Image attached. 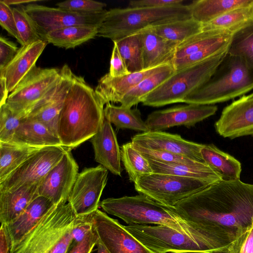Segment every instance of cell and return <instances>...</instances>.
Wrapping results in <instances>:
<instances>
[{"label": "cell", "mask_w": 253, "mask_h": 253, "mask_svg": "<svg viewBox=\"0 0 253 253\" xmlns=\"http://www.w3.org/2000/svg\"><path fill=\"white\" fill-rule=\"evenodd\" d=\"M174 208L200 230L211 253H230L238 238L253 223V184L221 180Z\"/></svg>", "instance_id": "6da1fadb"}, {"label": "cell", "mask_w": 253, "mask_h": 253, "mask_svg": "<svg viewBox=\"0 0 253 253\" xmlns=\"http://www.w3.org/2000/svg\"><path fill=\"white\" fill-rule=\"evenodd\" d=\"M104 106L95 90L76 75L58 118L57 135L62 145L72 150L90 139L103 124Z\"/></svg>", "instance_id": "7a4b0ae2"}, {"label": "cell", "mask_w": 253, "mask_h": 253, "mask_svg": "<svg viewBox=\"0 0 253 253\" xmlns=\"http://www.w3.org/2000/svg\"><path fill=\"white\" fill-rule=\"evenodd\" d=\"M99 207L128 225H166L201 239L208 247L200 230L181 217L174 207L164 205L145 195L107 198L100 201Z\"/></svg>", "instance_id": "3957f363"}, {"label": "cell", "mask_w": 253, "mask_h": 253, "mask_svg": "<svg viewBox=\"0 0 253 253\" xmlns=\"http://www.w3.org/2000/svg\"><path fill=\"white\" fill-rule=\"evenodd\" d=\"M76 216L68 202L54 205L9 253H68Z\"/></svg>", "instance_id": "277c9868"}, {"label": "cell", "mask_w": 253, "mask_h": 253, "mask_svg": "<svg viewBox=\"0 0 253 253\" xmlns=\"http://www.w3.org/2000/svg\"><path fill=\"white\" fill-rule=\"evenodd\" d=\"M253 89V68L241 58L227 53L211 79L183 102L214 105L243 95Z\"/></svg>", "instance_id": "5b68a950"}, {"label": "cell", "mask_w": 253, "mask_h": 253, "mask_svg": "<svg viewBox=\"0 0 253 253\" xmlns=\"http://www.w3.org/2000/svg\"><path fill=\"white\" fill-rule=\"evenodd\" d=\"M191 18L188 5L160 8H116L107 11L97 36L113 42L143 29L173 21Z\"/></svg>", "instance_id": "8992f818"}, {"label": "cell", "mask_w": 253, "mask_h": 253, "mask_svg": "<svg viewBox=\"0 0 253 253\" xmlns=\"http://www.w3.org/2000/svg\"><path fill=\"white\" fill-rule=\"evenodd\" d=\"M227 52V50L225 51L200 62L175 71L145 97L142 103L145 106L160 107L183 102L187 96L211 79Z\"/></svg>", "instance_id": "52a82bcc"}, {"label": "cell", "mask_w": 253, "mask_h": 253, "mask_svg": "<svg viewBox=\"0 0 253 253\" xmlns=\"http://www.w3.org/2000/svg\"><path fill=\"white\" fill-rule=\"evenodd\" d=\"M134 184L139 193L174 207L180 201L212 183L193 178L153 172L139 176Z\"/></svg>", "instance_id": "ba28073f"}, {"label": "cell", "mask_w": 253, "mask_h": 253, "mask_svg": "<svg viewBox=\"0 0 253 253\" xmlns=\"http://www.w3.org/2000/svg\"><path fill=\"white\" fill-rule=\"evenodd\" d=\"M124 226L137 240L155 253H210L207 245L201 239L166 225Z\"/></svg>", "instance_id": "9c48e42d"}, {"label": "cell", "mask_w": 253, "mask_h": 253, "mask_svg": "<svg viewBox=\"0 0 253 253\" xmlns=\"http://www.w3.org/2000/svg\"><path fill=\"white\" fill-rule=\"evenodd\" d=\"M60 76L61 69L42 68L36 65L9 93L5 104L14 113L25 118Z\"/></svg>", "instance_id": "30bf717a"}, {"label": "cell", "mask_w": 253, "mask_h": 253, "mask_svg": "<svg viewBox=\"0 0 253 253\" xmlns=\"http://www.w3.org/2000/svg\"><path fill=\"white\" fill-rule=\"evenodd\" d=\"M23 7L42 40L48 33L66 27L82 25L99 28L108 11L105 9L98 13H82L36 3Z\"/></svg>", "instance_id": "8fae6325"}, {"label": "cell", "mask_w": 253, "mask_h": 253, "mask_svg": "<svg viewBox=\"0 0 253 253\" xmlns=\"http://www.w3.org/2000/svg\"><path fill=\"white\" fill-rule=\"evenodd\" d=\"M69 149L62 146L40 149L0 183V193L24 185H38Z\"/></svg>", "instance_id": "7c38bea8"}, {"label": "cell", "mask_w": 253, "mask_h": 253, "mask_svg": "<svg viewBox=\"0 0 253 253\" xmlns=\"http://www.w3.org/2000/svg\"><path fill=\"white\" fill-rule=\"evenodd\" d=\"M108 170L99 165L79 172L68 199L76 216L90 214L98 209Z\"/></svg>", "instance_id": "4fadbf2b"}, {"label": "cell", "mask_w": 253, "mask_h": 253, "mask_svg": "<svg viewBox=\"0 0 253 253\" xmlns=\"http://www.w3.org/2000/svg\"><path fill=\"white\" fill-rule=\"evenodd\" d=\"M98 241L109 253H155L143 245L117 219L97 209L90 214Z\"/></svg>", "instance_id": "5bb4252c"}, {"label": "cell", "mask_w": 253, "mask_h": 253, "mask_svg": "<svg viewBox=\"0 0 253 253\" xmlns=\"http://www.w3.org/2000/svg\"><path fill=\"white\" fill-rule=\"evenodd\" d=\"M76 75L65 64L61 76L54 85L32 107L25 118L45 125L58 136V121L64 100Z\"/></svg>", "instance_id": "9a60e30c"}, {"label": "cell", "mask_w": 253, "mask_h": 253, "mask_svg": "<svg viewBox=\"0 0 253 253\" xmlns=\"http://www.w3.org/2000/svg\"><path fill=\"white\" fill-rule=\"evenodd\" d=\"M69 149L38 184L39 196L54 205L68 199L79 173V166Z\"/></svg>", "instance_id": "2e32d148"}, {"label": "cell", "mask_w": 253, "mask_h": 253, "mask_svg": "<svg viewBox=\"0 0 253 253\" xmlns=\"http://www.w3.org/2000/svg\"><path fill=\"white\" fill-rule=\"evenodd\" d=\"M217 109L214 105L188 104L154 111L145 122L151 131H161L175 126L190 127L214 115Z\"/></svg>", "instance_id": "e0dca14e"}, {"label": "cell", "mask_w": 253, "mask_h": 253, "mask_svg": "<svg viewBox=\"0 0 253 253\" xmlns=\"http://www.w3.org/2000/svg\"><path fill=\"white\" fill-rule=\"evenodd\" d=\"M214 127L224 138L253 136V92L243 95L225 107Z\"/></svg>", "instance_id": "ac0fdd59"}, {"label": "cell", "mask_w": 253, "mask_h": 253, "mask_svg": "<svg viewBox=\"0 0 253 253\" xmlns=\"http://www.w3.org/2000/svg\"><path fill=\"white\" fill-rule=\"evenodd\" d=\"M131 142L143 148L173 153L205 163L200 152L203 144L188 141L178 134L150 130L135 135Z\"/></svg>", "instance_id": "d6986e66"}, {"label": "cell", "mask_w": 253, "mask_h": 253, "mask_svg": "<svg viewBox=\"0 0 253 253\" xmlns=\"http://www.w3.org/2000/svg\"><path fill=\"white\" fill-rule=\"evenodd\" d=\"M164 65L119 77H113L107 73L100 79L95 91L104 105L120 103L123 97L141 81L159 71Z\"/></svg>", "instance_id": "ffe728a7"}, {"label": "cell", "mask_w": 253, "mask_h": 253, "mask_svg": "<svg viewBox=\"0 0 253 253\" xmlns=\"http://www.w3.org/2000/svg\"><path fill=\"white\" fill-rule=\"evenodd\" d=\"M111 124L104 118L101 127L90 140L95 161L112 173L121 176L120 148Z\"/></svg>", "instance_id": "44dd1931"}, {"label": "cell", "mask_w": 253, "mask_h": 253, "mask_svg": "<svg viewBox=\"0 0 253 253\" xmlns=\"http://www.w3.org/2000/svg\"><path fill=\"white\" fill-rule=\"evenodd\" d=\"M47 42L42 40L21 46L12 60L2 70L6 80L8 91L11 92L19 83L36 66Z\"/></svg>", "instance_id": "7402d4cb"}, {"label": "cell", "mask_w": 253, "mask_h": 253, "mask_svg": "<svg viewBox=\"0 0 253 253\" xmlns=\"http://www.w3.org/2000/svg\"><path fill=\"white\" fill-rule=\"evenodd\" d=\"M143 50L144 70L172 64L178 44L147 29L139 32Z\"/></svg>", "instance_id": "603a6c76"}, {"label": "cell", "mask_w": 253, "mask_h": 253, "mask_svg": "<svg viewBox=\"0 0 253 253\" xmlns=\"http://www.w3.org/2000/svg\"><path fill=\"white\" fill-rule=\"evenodd\" d=\"M53 205L46 198L39 196L16 219L9 224H3L9 240L10 249L31 230Z\"/></svg>", "instance_id": "cb8c5ba5"}, {"label": "cell", "mask_w": 253, "mask_h": 253, "mask_svg": "<svg viewBox=\"0 0 253 253\" xmlns=\"http://www.w3.org/2000/svg\"><path fill=\"white\" fill-rule=\"evenodd\" d=\"M38 185H24L15 190L0 193V224L16 219L39 196Z\"/></svg>", "instance_id": "d4e9b609"}, {"label": "cell", "mask_w": 253, "mask_h": 253, "mask_svg": "<svg viewBox=\"0 0 253 253\" xmlns=\"http://www.w3.org/2000/svg\"><path fill=\"white\" fill-rule=\"evenodd\" d=\"M10 142L39 148L62 146L58 137L45 125L26 118L22 121Z\"/></svg>", "instance_id": "484cf974"}, {"label": "cell", "mask_w": 253, "mask_h": 253, "mask_svg": "<svg viewBox=\"0 0 253 253\" xmlns=\"http://www.w3.org/2000/svg\"><path fill=\"white\" fill-rule=\"evenodd\" d=\"M206 164L225 181L240 179L241 164L231 155L220 150L212 144H203L200 150Z\"/></svg>", "instance_id": "4316f807"}, {"label": "cell", "mask_w": 253, "mask_h": 253, "mask_svg": "<svg viewBox=\"0 0 253 253\" xmlns=\"http://www.w3.org/2000/svg\"><path fill=\"white\" fill-rule=\"evenodd\" d=\"M147 160L155 173L193 178L211 183L221 180V178L205 163L171 164Z\"/></svg>", "instance_id": "83f0119b"}, {"label": "cell", "mask_w": 253, "mask_h": 253, "mask_svg": "<svg viewBox=\"0 0 253 253\" xmlns=\"http://www.w3.org/2000/svg\"><path fill=\"white\" fill-rule=\"evenodd\" d=\"M253 0H197L188 7L192 19L202 24L208 23L224 13L250 5Z\"/></svg>", "instance_id": "f1b7e54d"}, {"label": "cell", "mask_w": 253, "mask_h": 253, "mask_svg": "<svg viewBox=\"0 0 253 253\" xmlns=\"http://www.w3.org/2000/svg\"><path fill=\"white\" fill-rule=\"evenodd\" d=\"M98 32V28L95 27L72 26L51 31L44 36L42 40L55 46L69 49L94 39Z\"/></svg>", "instance_id": "f546056e"}, {"label": "cell", "mask_w": 253, "mask_h": 253, "mask_svg": "<svg viewBox=\"0 0 253 253\" xmlns=\"http://www.w3.org/2000/svg\"><path fill=\"white\" fill-rule=\"evenodd\" d=\"M42 148L0 142V183Z\"/></svg>", "instance_id": "4dcf8cb0"}, {"label": "cell", "mask_w": 253, "mask_h": 253, "mask_svg": "<svg viewBox=\"0 0 253 253\" xmlns=\"http://www.w3.org/2000/svg\"><path fill=\"white\" fill-rule=\"evenodd\" d=\"M175 72L172 64L165 65L159 71L141 81L120 101L121 105L131 108L141 102L149 93L158 87Z\"/></svg>", "instance_id": "1f68e13d"}, {"label": "cell", "mask_w": 253, "mask_h": 253, "mask_svg": "<svg viewBox=\"0 0 253 253\" xmlns=\"http://www.w3.org/2000/svg\"><path fill=\"white\" fill-rule=\"evenodd\" d=\"M202 24L192 18L173 21L146 29L178 45L195 34L202 31Z\"/></svg>", "instance_id": "d6a6232c"}, {"label": "cell", "mask_w": 253, "mask_h": 253, "mask_svg": "<svg viewBox=\"0 0 253 253\" xmlns=\"http://www.w3.org/2000/svg\"><path fill=\"white\" fill-rule=\"evenodd\" d=\"M104 118L114 125L117 129H129L143 132L150 131L137 109L108 103L104 108Z\"/></svg>", "instance_id": "836d02e7"}, {"label": "cell", "mask_w": 253, "mask_h": 253, "mask_svg": "<svg viewBox=\"0 0 253 253\" xmlns=\"http://www.w3.org/2000/svg\"><path fill=\"white\" fill-rule=\"evenodd\" d=\"M234 33L227 31H202L177 47L173 60L192 54L217 42L231 39Z\"/></svg>", "instance_id": "e575fe53"}, {"label": "cell", "mask_w": 253, "mask_h": 253, "mask_svg": "<svg viewBox=\"0 0 253 253\" xmlns=\"http://www.w3.org/2000/svg\"><path fill=\"white\" fill-rule=\"evenodd\" d=\"M252 3L230 10L208 23L202 24V31L222 30L234 33L253 21Z\"/></svg>", "instance_id": "d590c367"}, {"label": "cell", "mask_w": 253, "mask_h": 253, "mask_svg": "<svg viewBox=\"0 0 253 253\" xmlns=\"http://www.w3.org/2000/svg\"><path fill=\"white\" fill-rule=\"evenodd\" d=\"M113 42L116 44L130 73L144 70L142 43L140 33L133 34Z\"/></svg>", "instance_id": "8d00e7d4"}, {"label": "cell", "mask_w": 253, "mask_h": 253, "mask_svg": "<svg viewBox=\"0 0 253 253\" xmlns=\"http://www.w3.org/2000/svg\"><path fill=\"white\" fill-rule=\"evenodd\" d=\"M120 153L121 161L130 181L134 182L139 176L153 172L148 161L131 142L124 144L121 147Z\"/></svg>", "instance_id": "74e56055"}, {"label": "cell", "mask_w": 253, "mask_h": 253, "mask_svg": "<svg viewBox=\"0 0 253 253\" xmlns=\"http://www.w3.org/2000/svg\"><path fill=\"white\" fill-rule=\"evenodd\" d=\"M227 53L240 57L253 68V21L233 34Z\"/></svg>", "instance_id": "f35d334b"}, {"label": "cell", "mask_w": 253, "mask_h": 253, "mask_svg": "<svg viewBox=\"0 0 253 253\" xmlns=\"http://www.w3.org/2000/svg\"><path fill=\"white\" fill-rule=\"evenodd\" d=\"M231 39L232 38L217 42L188 56L173 60L172 64L175 71L191 66L227 51Z\"/></svg>", "instance_id": "ab89813d"}, {"label": "cell", "mask_w": 253, "mask_h": 253, "mask_svg": "<svg viewBox=\"0 0 253 253\" xmlns=\"http://www.w3.org/2000/svg\"><path fill=\"white\" fill-rule=\"evenodd\" d=\"M21 46L42 40L33 21L24 8L23 5L12 7Z\"/></svg>", "instance_id": "60d3db41"}, {"label": "cell", "mask_w": 253, "mask_h": 253, "mask_svg": "<svg viewBox=\"0 0 253 253\" xmlns=\"http://www.w3.org/2000/svg\"><path fill=\"white\" fill-rule=\"evenodd\" d=\"M24 118L14 113L6 104L0 107V142H10Z\"/></svg>", "instance_id": "b9f144b4"}, {"label": "cell", "mask_w": 253, "mask_h": 253, "mask_svg": "<svg viewBox=\"0 0 253 253\" xmlns=\"http://www.w3.org/2000/svg\"><path fill=\"white\" fill-rule=\"evenodd\" d=\"M133 145L147 160L171 164H192L198 162L181 155L164 151L147 149L134 144Z\"/></svg>", "instance_id": "7bdbcfd3"}, {"label": "cell", "mask_w": 253, "mask_h": 253, "mask_svg": "<svg viewBox=\"0 0 253 253\" xmlns=\"http://www.w3.org/2000/svg\"><path fill=\"white\" fill-rule=\"evenodd\" d=\"M57 7L82 13L95 14L102 12L105 3L92 0H70L57 2Z\"/></svg>", "instance_id": "ee69618b"}, {"label": "cell", "mask_w": 253, "mask_h": 253, "mask_svg": "<svg viewBox=\"0 0 253 253\" xmlns=\"http://www.w3.org/2000/svg\"><path fill=\"white\" fill-rule=\"evenodd\" d=\"M0 24L12 37L22 44L18 34L12 8L6 4L3 0H0Z\"/></svg>", "instance_id": "f6af8a7d"}, {"label": "cell", "mask_w": 253, "mask_h": 253, "mask_svg": "<svg viewBox=\"0 0 253 253\" xmlns=\"http://www.w3.org/2000/svg\"><path fill=\"white\" fill-rule=\"evenodd\" d=\"M92 230L90 214L76 216L72 231V245L81 241Z\"/></svg>", "instance_id": "bcb514c9"}, {"label": "cell", "mask_w": 253, "mask_h": 253, "mask_svg": "<svg viewBox=\"0 0 253 253\" xmlns=\"http://www.w3.org/2000/svg\"><path fill=\"white\" fill-rule=\"evenodd\" d=\"M230 253H253V223L238 238Z\"/></svg>", "instance_id": "7dc6e473"}, {"label": "cell", "mask_w": 253, "mask_h": 253, "mask_svg": "<svg viewBox=\"0 0 253 253\" xmlns=\"http://www.w3.org/2000/svg\"><path fill=\"white\" fill-rule=\"evenodd\" d=\"M114 43L109 74L113 77H119L130 74L116 44Z\"/></svg>", "instance_id": "c3c4849f"}, {"label": "cell", "mask_w": 253, "mask_h": 253, "mask_svg": "<svg viewBox=\"0 0 253 253\" xmlns=\"http://www.w3.org/2000/svg\"><path fill=\"white\" fill-rule=\"evenodd\" d=\"M19 48L4 37L0 38V70L3 69L16 54Z\"/></svg>", "instance_id": "681fc988"}, {"label": "cell", "mask_w": 253, "mask_h": 253, "mask_svg": "<svg viewBox=\"0 0 253 253\" xmlns=\"http://www.w3.org/2000/svg\"><path fill=\"white\" fill-rule=\"evenodd\" d=\"M98 238L93 229L81 241L72 245L68 253H91Z\"/></svg>", "instance_id": "f907efd6"}, {"label": "cell", "mask_w": 253, "mask_h": 253, "mask_svg": "<svg viewBox=\"0 0 253 253\" xmlns=\"http://www.w3.org/2000/svg\"><path fill=\"white\" fill-rule=\"evenodd\" d=\"M183 0H132L129 7L160 8L183 4Z\"/></svg>", "instance_id": "816d5d0a"}, {"label": "cell", "mask_w": 253, "mask_h": 253, "mask_svg": "<svg viewBox=\"0 0 253 253\" xmlns=\"http://www.w3.org/2000/svg\"><path fill=\"white\" fill-rule=\"evenodd\" d=\"M10 242L3 224L0 228V253H9Z\"/></svg>", "instance_id": "f5cc1de1"}, {"label": "cell", "mask_w": 253, "mask_h": 253, "mask_svg": "<svg viewBox=\"0 0 253 253\" xmlns=\"http://www.w3.org/2000/svg\"><path fill=\"white\" fill-rule=\"evenodd\" d=\"M9 93L6 79L4 75L0 73V107L6 104Z\"/></svg>", "instance_id": "db71d44e"}, {"label": "cell", "mask_w": 253, "mask_h": 253, "mask_svg": "<svg viewBox=\"0 0 253 253\" xmlns=\"http://www.w3.org/2000/svg\"><path fill=\"white\" fill-rule=\"evenodd\" d=\"M3 1L7 5H21L23 4L34 3L38 0H3Z\"/></svg>", "instance_id": "11a10c76"}, {"label": "cell", "mask_w": 253, "mask_h": 253, "mask_svg": "<svg viewBox=\"0 0 253 253\" xmlns=\"http://www.w3.org/2000/svg\"><path fill=\"white\" fill-rule=\"evenodd\" d=\"M97 253H109L104 246L98 241L97 244Z\"/></svg>", "instance_id": "9f6ffc18"}, {"label": "cell", "mask_w": 253, "mask_h": 253, "mask_svg": "<svg viewBox=\"0 0 253 253\" xmlns=\"http://www.w3.org/2000/svg\"><path fill=\"white\" fill-rule=\"evenodd\" d=\"M252 7H253V2L252 3Z\"/></svg>", "instance_id": "6f0895ef"}, {"label": "cell", "mask_w": 253, "mask_h": 253, "mask_svg": "<svg viewBox=\"0 0 253 253\" xmlns=\"http://www.w3.org/2000/svg\"></svg>", "instance_id": "680465c9"}]
</instances>
